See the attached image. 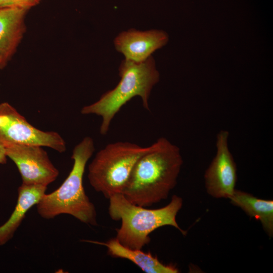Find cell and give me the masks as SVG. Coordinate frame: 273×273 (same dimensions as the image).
<instances>
[{
  "label": "cell",
  "instance_id": "obj_9",
  "mask_svg": "<svg viewBox=\"0 0 273 273\" xmlns=\"http://www.w3.org/2000/svg\"><path fill=\"white\" fill-rule=\"evenodd\" d=\"M168 41V35L163 30L131 29L121 32L114 43L116 50L123 55L125 60L139 63L146 61Z\"/></svg>",
  "mask_w": 273,
  "mask_h": 273
},
{
  "label": "cell",
  "instance_id": "obj_3",
  "mask_svg": "<svg viewBox=\"0 0 273 273\" xmlns=\"http://www.w3.org/2000/svg\"><path fill=\"white\" fill-rule=\"evenodd\" d=\"M119 75L120 81L114 88L82 107L80 111L83 115L94 114L102 118L100 133L103 135L108 133L116 115L133 98L140 97L144 108L149 111L150 96L160 79L152 56L139 63L124 59L119 66Z\"/></svg>",
  "mask_w": 273,
  "mask_h": 273
},
{
  "label": "cell",
  "instance_id": "obj_5",
  "mask_svg": "<svg viewBox=\"0 0 273 273\" xmlns=\"http://www.w3.org/2000/svg\"><path fill=\"white\" fill-rule=\"evenodd\" d=\"M150 148L129 142L107 144L97 153L88 165L90 185L107 199L122 194L136 163Z\"/></svg>",
  "mask_w": 273,
  "mask_h": 273
},
{
  "label": "cell",
  "instance_id": "obj_1",
  "mask_svg": "<svg viewBox=\"0 0 273 273\" xmlns=\"http://www.w3.org/2000/svg\"><path fill=\"white\" fill-rule=\"evenodd\" d=\"M183 163L179 148L161 137L138 160L122 194L145 207L166 199L176 185Z\"/></svg>",
  "mask_w": 273,
  "mask_h": 273
},
{
  "label": "cell",
  "instance_id": "obj_8",
  "mask_svg": "<svg viewBox=\"0 0 273 273\" xmlns=\"http://www.w3.org/2000/svg\"><path fill=\"white\" fill-rule=\"evenodd\" d=\"M229 132L220 130L216 135V154L204 174L207 193L213 198L229 199L237 179V165L229 147Z\"/></svg>",
  "mask_w": 273,
  "mask_h": 273
},
{
  "label": "cell",
  "instance_id": "obj_4",
  "mask_svg": "<svg viewBox=\"0 0 273 273\" xmlns=\"http://www.w3.org/2000/svg\"><path fill=\"white\" fill-rule=\"evenodd\" d=\"M109 214L113 220H121L116 238L124 246L142 249L150 242V234L165 225L177 229L183 235L182 230L176 220V215L183 206V199L176 195L170 202L158 209H148L128 201L122 194H116L109 199Z\"/></svg>",
  "mask_w": 273,
  "mask_h": 273
},
{
  "label": "cell",
  "instance_id": "obj_2",
  "mask_svg": "<svg viewBox=\"0 0 273 273\" xmlns=\"http://www.w3.org/2000/svg\"><path fill=\"white\" fill-rule=\"evenodd\" d=\"M95 150L94 142L90 136L84 137L75 146L71 156L73 164L68 176L59 188L44 194L36 205L41 217L49 219L66 214L85 224L97 225L95 207L83 186L85 166Z\"/></svg>",
  "mask_w": 273,
  "mask_h": 273
},
{
  "label": "cell",
  "instance_id": "obj_11",
  "mask_svg": "<svg viewBox=\"0 0 273 273\" xmlns=\"http://www.w3.org/2000/svg\"><path fill=\"white\" fill-rule=\"evenodd\" d=\"M82 241L105 246L109 255L114 257L127 259L139 267L146 273H177L179 270L171 265L161 262L156 256L150 252L145 253L141 249H132L119 242L116 238L106 242L83 240Z\"/></svg>",
  "mask_w": 273,
  "mask_h": 273
},
{
  "label": "cell",
  "instance_id": "obj_12",
  "mask_svg": "<svg viewBox=\"0 0 273 273\" xmlns=\"http://www.w3.org/2000/svg\"><path fill=\"white\" fill-rule=\"evenodd\" d=\"M47 187L22 184L18 188L17 204L8 220L0 226V246L13 237L28 211L36 205L45 194Z\"/></svg>",
  "mask_w": 273,
  "mask_h": 273
},
{
  "label": "cell",
  "instance_id": "obj_7",
  "mask_svg": "<svg viewBox=\"0 0 273 273\" xmlns=\"http://www.w3.org/2000/svg\"><path fill=\"white\" fill-rule=\"evenodd\" d=\"M7 157L16 165L25 185L47 187L54 181L59 170L39 146L9 144L4 146Z\"/></svg>",
  "mask_w": 273,
  "mask_h": 273
},
{
  "label": "cell",
  "instance_id": "obj_15",
  "mask_svg": "<svg viewBox=\"0 0 273 273\" xmlns=\"http://www.w3.org/2000/svg\"><path fill=\"white\" fill-rule=\"evenodd\" d=\"M7 161V156L5 147L0 142V164H5Z\"/></svg>",
  "mask_w": 273,
  "mask_h": 273
},
{
  "label": "cell",
  "instance_id": "obj_14",
  "mask_svg": "<svg viewBox=\"0 0 273 273\" xmlns=\"http://www.w3.org/2000/svg\"><path fill=\"white\" fill-rule=\"evenodd\" d=\"M41 0H0V8H17L29 10Z\"/></svg>",
  "mask_w": 273,
  "mask_h": 273
},
{
  "label": "cell",
  "instance_id": "obj_10",
  "mask_svg": "<svg viewBox=\"0 0 273 273\" xmlns=\"http://www.w3.org/2000/svg\"><path fill=\"white\" fill-rule=\"evenodd\" d=\"M28 11L17 8H0V70L6 67L23 37Z\"/></svg>",
  "mask_w": 273,
  "mask_h": 273
},
{
  "label": "cell",
  "instance_id": "obj_6",
  "mask_svg": "<svg viewBox=\"0 0 273 273\" xmlns=\"http://www.w3.org/2000/svg\"><path fill=\"white\" fill-rule=\"evenodd\" d=\"M0 142L9 144L39 146L59 153L66 150V143L56 131L41 130L29 123L8 102L0 104Z\"/></svg>",
  "mask_w": 273,
  "mask_h": 273
},
{
  "label": "cell",
  "instance_id": "obj_13",
  "mask_svg": "<svg viewBox=\"0 0 273 273\" xmlns=\"http://www.w3.org/2000/svg\"><path fill=\"white\" fill-rule=\"evenodd\" d=\"M250 217L259 220L265 233L273 236V201L258 198L252 194L235 189L229 199Z\"/></svg>",
  "mask_w": 273,
  "mask_h": 273
}]
</instances>
